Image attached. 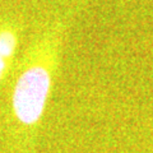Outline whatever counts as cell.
<instances>
[{
    "label": "cell",
    "instance_id": "1",
    "mask_svg": "<svg viewBox=\"0 0 153 153\" xmlns=\"http://www.w3.org/2000/svg\"><path fill=\"white\" fill-rule=\"evenodd\" d=\"M63 26L49 27L33 38L23 54L12 91V114L25 128H33L41 121L49 101Z\"/></svg>",
    "mask_w": 153,
    "mask_h": 153
},
{
    "label": "cell",
    "instance_id": "2",
    "mask_svg": "<svg viewBox=\"0 0 153 153\" xmlns=\"http://www.w3.org/2000/svg\"><path fill=\"white\" fill-rule=\"evenodd\" d=\"M19 45L18 26L12 21H0V56L13 64Z\"/></svg>",
    "mask_w": 153,
    "mask_h": 153
},
{
    "label": "cell",
    "instance_id": "3",
    "mask_svg": "<svg viewBox=\"0 0 153 153\" xmlns=\"http://www.w3.org/2000/svg\"><path fill=\"white\" fill-rule=\"evenodd\" d=\"M10 68H12V65L4 57L0 56V87L4 83V80L7 79V75L9 73V70H10Z\"/></svg>",
    "mask_w": 153,
    "mask_h": 153
}]
</instances>
